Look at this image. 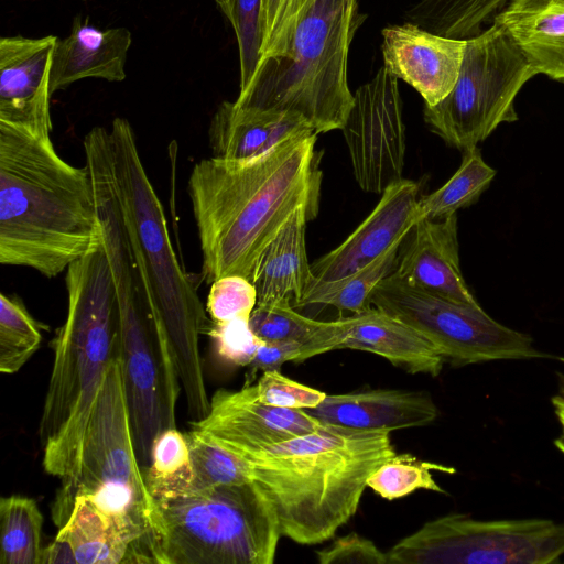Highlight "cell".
<instances>
[{"mask_svg":"<svg viewBox=\"0 0 564 564\" xmlns=\"http://www.w3.org/2000/svg\"><path fill=\"white\" fill-rule=\"evenodd\" d=\"M88 167L51 135L0 122V263L56 278L101 239Z\"/></svg>","mask_w":564,"mask_h":564,"instance_id":"obj_3","label":"cell"},{"mask_svg":"<svg viewBox=\"0 0 564 564\" xmlns=\"http://www.w3.org/2000/svg\"><path fill=\"white\" fill-rule=\"evenodd\" d=\"M44 518L37 502L11 495L0 499V564H41Z\"/></svg>","mask_w":564,"mask_h":564,"instance_id":"obj_28","label":"cell"},{"mask_svg":"<svg viewBox=\"0 0 564 564\" xmlns=\"http://www.w3.org/2000/svg\"><path fill=\"white\" fill-rule=\"evenodd\" d=\"M250 319L236 318L214 323L208 334L221 360L236 365H250L262 339L258 338L250 328Z\"/></svg>","mask_w":564,"mask_h":564,"instance_id":"obj_39","label":"cell"},{"mask_svg":"<svg viewBox=\"0 0 564 564\" xmlns=\"http://www.w3.org/2000/svg\"><path fill=\"white\" fill-rule=\"evenodd\" d=\"M405 239L394 270L398 274L426 292L479 305L462 273L456 214L420 219Z\"/></svg>","mask_w":564,"mask_h":564,"instance_id":"obj_19","label":"cell"},{"mask_svg":"<svg viewBox=\"0 0 564 564\" xmlns=\"http://www.w3.org/2000/svg\"><path fill=\"white\" fill-rule=\"evenodd\" d=\"M185 435L194 469V481L189 492L252 480L251 467L246 459L199 430L192 427Z\"/></svg>","mask_w":564,"mask_h":564,"instance_id":"obj_32","label":"cell"},{"mask_svg":"<svg viewBox=\"0 0 564 564\" xmlns=\"http://www.w3.org/2000/svg\"><path fill=\"white\" fill-rule=\"evenodd\" d=\"M381 34L383 67L414 88L424 106H435L452 91L466 40L438 35L411 22L389 25Z\"/></svg>","mask_w":564,"mask_h":564,"instance_id":"obj_18","label":"cell"},{"mask_svg":"<svg viewBox=\"0 0 564 564\" xmlns=\"http://www.w3.org/2000/svg\"><path fill=\"white\" fill-rule=\"evenodd\" d=\"M225 17L229 20L230 17V0H214Z\"/></svg>","mask_w":564,"mask_h":564,"instance_id":"obj_44","label":"cell"},{"mask_svg":"<svg viewBox=\"0 0 564 564\" xmlns=\"http://www.w3.org/2000/svg\"><path fill=\"white\" fill-rule=\"evenodd\" d=\"M317 133L289 139L247 161L208 158L188 177L187 193L202 251V279L238 274L256 264L295 210H318L322 186Z\"/></svg>","mask_w":564,"mask_h":564,"instance_id":"obj_1","label":"cell"},{"mask_svg":"<svg viewBox=\"0 0 564 564\" xmlns=\"http://www.w3.org/2000/svg\"><path fill=\"white\" fill-rule=\"evenodd\" d=\"M433 471L454 474L456 470L411 454H395L369 477L367 486L388 500L408 496L417 489L446 494L434 480Z\"/></svg>","mask_w":564,"mask_h":564,"instance_id":"obj_33","label":"cell"},{"mask_svg":"<svg viewBox=\"0 0 564 564\" xmlns=\"http://www.w3.org/2000/svg\"><path fill=\"white\" fill-rule=\"evenodd\" d=\"M496 170L482 159L478 147L463 151L459 167L447 182L420 198V219H443L475 204L489 187Z\"/></svg>","mask_w":564,"mask_h":564,"instance_id":"obj_29","label":"cell"},{"mask_svg":"<svg viewBox=\"0 0 564 564\" xmlns=\"http://www.w3.org/2000/svg\"><path fill=\"white\" fill-rule=\"evenodd\" d=\"M370 304L414 328L456 367L496 360L564 362L563 356L536 349L530 335L498 323L480 305L426 292L395 271L379 283Z\"/></svg>","mask_w":564,"mask_h":564,"instance_id":"obj_11","label":"cell"},{"mask_svg":"<svg viewBox=\"0 0 564 564\" xmlns=\"http://www.w3.org/2000/svg\"><path fill=\"white\" fill-rule=\"evenodd\" d=\"M312 132H315L312 127L296 115L223 101L212 117L208 139L214 158L247 161L289 139Z\"/></svg>","mask_w":564,"mask_h":564,"instance_id":"obj_22","label":"cell"},{"mask_svg":"<svg viewBox=\"0 0 564 564\" xmlns=\"http://www.w3.org/2000/svg\"><path fill=\"white\" fill-rule=\"evenodd\" d=\"M420 185L401 178L387 187L364 221L335 249L311 263L315 282L329 283L366 268L402 243L420 220Z\"/></svg>","mask_w":564,"mask_h":564,"instance_id":"obj_16","label":"cell"},{"mask_svg":"<svg viewBox=\"0 0 564 564\" xmlns=\"http://www.w3.org/2000/svg\"><path fill=\"white\" fill-rule=\"evenodd\" d=\"M316 556L321 564H388L387 553L357 533L336 539L327 547L316 551Z\"/></svg>","mask_w":564,"mask_h":564,"instance_id":"obj_40","label":"cell"},{"mask_svg":"<svg viewBox=\"0 0 564 564\" xmlns=\"http://www.w3.org/2000/svg\"><path fill=\"white\" fill-rule=\"evenodd\" d=\"M536 74L564 82V0L508 4L496 18Z\"/></svg>","mask_w":564,"mask_h":564,"instance_id":"obj_24","label":"cell"},{"mask_svg":"<svg viewBox=\"0 0 564 564\" xmlns=\"http://www.w3.org/2000/svg\"><path fill=\"white\" fill-rule=\"evenodd\" d=\"M395 454L390 431L323 423L243 459L272 500L282 535L311 545L351 519L369 477Z\"/></svg>","mask_w":564,"mask_h":564,"instance_id":"obj_4","label":"cell"},{"mask_svg":"<svg viewBox=\"0 0 564 564\" xmlns=\"http://www.w3.org/2000/svg\"><path fill=\"white\" fill-rule=\"evenodd\" d=\"M323 422L305 410L272 406L261 402L256 384L238 391L218 390L208 414L191 422L212 440L241 458L307 434Z\"/></svg>","mask_w":564,"mask_h":564,"instance_id":"obj_14","label":"cell"},{"mask_svg":"<svg viewBox=\"0 0 564 564\" xmlns=\"http://www.w3.org/2000/svg\"><path fill=\"white\" fill-rule=\"evenodd\" d=\"M77 496L90 499L134 542L152 497L138 460L117 347L84 436Z\"/></svg>","mask_w":564,"mask_h":564,"instance_id":"obj_10","label":"cell"},{"mask_svg":"<svg viewBox=\"0 0 564 564\" xmlns=\"http://www.w3.org/2000/svg\"><path fill=\"white\" fill-rule=\"evenodd\" d=\"M99 218L116 289L118 350L132 436L145 475L155 437L176 427V402L182 386L170 340L145 289L119 205L102 204Z\"/></svg>","mask_w":564,"mask_h":564,"instance_id":"obj_7","label":"cell"},{"mask_svg":"<svg viewBox=\"0 0 564 564\" xmlns=\"http://www.w3.org/2000/svg\"><path fill=\"white\" fill-rule=\"evenodd\" d=\"M58 37L0 39V122L51 135V67Z\"/></svg>","mask_w":564,"mask_h":564,"instance_id":"obj_17","label":"cell"},{"mask_svg":"<svg viewBox=\"0 0 564 564\" xmlns=\"http://www.w3.org/2000/svg\"><path fill=\"white\" fill-rule=\"evenodd\" d=\"M147 523L133 563L272 564L282 535L273 502L254 480L152 498Z\"/></svg>","mask_w":564,"mask_h":564,"instance_id":"obj_6","label":"cell"},{"mask_svg":"<svg viewBox=\"0 0 564 564\" xmlns=\"http://www.w3.org/2000/svg\"><path fill=\"white\" fill-rule=\"evenodd\" d=\"M535 75L507 30L494 21L466 40L454 88L435 106H424V121L452 148L477 147L501 123L519 119L516 98Z\"/></svg>","mask_w":564,"mask_h":564,"instance_id":"obj_9","label":"cell"},{"mask_svg":"<svg viewBox=\"0 0 564 564\" xmlns=\"http://www.w3.org/2000/svg\"><path fill=\"white\" fill-rule=\"evenodd\" d=\"M318 210L303 206L295 210L261 253L251 279L257 304L279 299L300 301L313 280L306 251V224Z\"/></svg>","mask_w":564,"mask_h":564,"instance_id":"obj_23","label":"cell"},{"mask_svg":"<svg viewBox=\"0 0 564 564\" xmlns=\"http://www.w3.org/2000/svg\"><path fill=\"white\" fill-rule=\"evenodd\" d=\"M341 131L362 191L382 194L402 178L406 151L402 98L398 78L383 66L354 93Z\"/></svg>","mask_w":564,"mask_h":564,"instance_id":"obj_13","label":"cell"},{"mask_svg":"<svg viewBox=\"0 0 564 564\" xmlns=\"http://www.w3.org/2000/svg\"><path fill=\"white\" fill-rule=\"evenodd\" d=\"M65 284L66 318L53 341L39 424L44 469L61 480L52 507L58 528L74 507L85 432L118 347L117 296L102 237L67 268Z\"/></svg>","mask_w":564,"mask_h":564,"instance_id":"obj_2","label":"cell"},{"mask_svg":"<svg viewBox=\"0 0 564 564\" xmlns=\"http://www.w3.org/2000/svg\"><path fill=\"white\" fill-rule=\"evenodd\" d=\"M67 563L77 564L72 545L57 532L54 541L43 549L41 564Z\"/></svg>","mask_w":564,"mask_h":564,"instance_id":"obj_42","label":"cell"},{"mask_svg":"<svg viewBox=\"0 0 564 564\" xmlns=\"http://www.w3.org/2000/svg\"><path fill=\"white\" fill-rule=\"evenodd\" d=\"M305 411L323 423L390 432L431 424L438 414L429 393L397 389L326 394L318 406Z\"/></svg>","mask_w":564,"mask_h":564,"instance_id":"obj_20","label":"cell"},{"mask_svg":"<svg viewBox=\"0 0 564 564\" xmlns=\"http://www.w3.org/2000/svg\"><path fill=\"white\" fill-rule=\"evenodd\" d=\"M367 15L358 0H316L286 56L259 63L235 104L301 117L317 133L341 130L354 104L348 57Z\"/></svg>","mask_w":564,"mask_h":564,"instance_id":"obj_8","label":"cell"},{"mask_svg":"<svg viewBox=\"0 0 564 564\" xmlns=\"http://www.w3.org/2000/svg\"><path fill=\"white\" fill-rule=\"evenodd\" d=\"M257 302L253 283L245 276L229 274L210 283L206 311L214 323L236 318L250 319Z\"/></svg>","mask_w":564,"mask_h":564,"instance_id":"obj_37","label":"cell"},{"mask_svg":"<svg viewBox=\"0 0 564 564\" xmlns=\"http://www.w3.org/2000/svg\"><path fill=\"white\" fill-rule=\"evenodd\" d=\"M258 399L269 405L310 410L318 406L326 394L299 383L279 370L264 371L256 384Z\"/></svg>","mask_w":564,"mask_h":564,"instance_id":"obj_38","label":"cell"},{"mask_svg":"<svg viewBox=\"0 0 564 564\" xmlns=\"http://www.w3.org/2000/svg\"><path fill=\"white\" fill-rule=\"evenodd\" d=\"M302 344L297 341H264L259 345L256 356L249 365L257 370H279L288 361H297Z\"/></svg>","mask_w":564,"mask_h":564,"instance_id":"obj_41","label":"cell"},{"mask_svg":"<svg viewBox=\"0 0 564 564\" xmlns=\"http://www.w3.org/2000/svg\"><path fill=\"white\" fill-rule=\"evenodd\" d=\"M58 533L73 547L77 564L126 563L133 541L90 499L77 496Z\"/></svg>","mask_w":564,"mask_h":564,"instance_id":"obj_25","label":"cell"},{"mask_svg":"<svg viewBox=\"0 0 564 564\" xmlns=\"http://www.w3.org/2000/svg\"><path fill=\"white\" fill-rule=\"evenodd\" d=\"M511 0H421L405 14L408 22L432 33L468 40L489 25Z\"/></svg>","mask_w":564,"mask_h":564,"instance_id":"obj_26","label":"cell"},{"mask_svg":"<svg viewBox=\"0 0 564 564\" xmlns=\"http://www.w3.org/2000/svg\"><path fill=\"white\" fill-rule=\"evenodd\" d=\"M109 130L116 189L132 251L170 340L188 414L200 420L210 406L199 350L207 311L176 256L131 123L117 117Z\"/></svg>","mask_w":564,"mask_h":564,"instance_id":"obj_5","label":"cell"},{"mask_svg":"<svg viewBox=\"0 0 564 564\" xmlns=\"http://www.w3.org/2000/svg\"><path fill=\"white\" fill-rule=\"evenodd\" d=\"M144 479L153 499L175 498L191 491L194 469L185 434L172 427L155 437Z\"/></svg>","mask_w":564,"mask_h":564,"instance_id":"obj_30","label":"cell"},{"mask_svg":"<svg viewBox=\"0 0 564 564\" xmlns=\"http://www.w3.org/2000/svg\"><path fill=\"white\" fill-rule=\"evenodd\" d=\"M249 324L264 341H297L303 346L321 332L325 322L297 313L286 297L257 304Z\"/></svg>","mask_w":564,"mask_h":564,"instance_id":"obj_34","label":"cell"},{"mask_svg":"<svg viewBox=\"0 0 564 564\" xmlns=\"http://www.w3.org/2000/svg\"><path fill=\"white\" fill-rule=\"evenodd\" d=\"M132 44L123 26L101 30L80 14L73 20L69 34L57 40L51 67V94L84 78L108 82L126 79V61Z\"/></svg>","mask_w":564,"mask_h":564,"instance_id":"obj_21","label":"cell"},{"mask_svg":"<svg viewBox=\"0 0 564 564\" xmlns=\"http://www.w3.org/2000/svg\"><path fill=\"white\" fill-rule=\"evenodd\" d=\"M337 349L379 355L411 373L436 377L445 359L419 332L371 305L349 317L326 322L322 330L302 346L297 362Z\"/></svg>","mask_w":564,"mask_h":564,"instance_id":"obj_15","label":"cell"},{"mask_svg":"<svg viewBox=\"0 0 564 564\" xmlns=\"http://www.w3.org/2000/svg\"><path fill=\"white\" fill-rule=\"evenodd\" d=\"M42 326L17 295L0 294V371L18 372L37 351Z\"/></svg>","mask_w":564,"mask_h":564,"instance_id":"obj_31","label":"cell"},{"mask_svg":"<svg viewBox=\"0 0 564 564\" xmlns=\"http://www.w3.org/2000/svg\"><path fill=\"white\" fill-rule=\"evenodd\" d=\"M316 0H263L260 62L286 56L293 35Z\"/></svg>","mask_w":564,"mask_h":564,"instance_id":"obj_35","label":"cell"},{"mask_svg":"<svg viewBox=\"0 0 564 564\" xmlns=\"http://www.w3.org/2000/svg\"><path fill=\"white\" fill-rule=\"evenodd\" d=\"M563 555L564 522L457 512L427 521L387 552L388 564H553Z\"/></svg>","mask_w":564,"mask_h":564,"instance_id":"obj_12","label":"cell"},{"mask_svg":"<svg viewBox=\"0 0 564 564\" xmlns=\"http://www.w3.org/2000/svg\"><path fill=\"white\" fill-rule=\"evenodd\" d=\"M402 245L394 246L366 268L339 281L318 283L313 278L303 296L293 306L329 305L352 314L368 308L376 288L395 270Z\"/></svg>","mask_w":564,"mask_h":564,"instance_id":"obj_27","label":"cell"},{"mask_svg":"<svg viewBox=\"0 0 564 564\" xmlns=\"http://www.w3.org/2000/svg\"><path fill=\"white\" fill-rule=\"evenodd\" d=\"M554 412L558 422L564 431V375H558V388L556 393L551 399Z\"/></svg>","mask_w":564,"mask_h":564,"instance_id":"obj_43","label":"cell"},{"mask_svg":"<svg viewBox=\"0 0 564 564\" xmlns=\"http://www.w3.org/2000/svg\"><path fill=\"white\" fill-rule=\"evenodd\" d=\"M263 0H230V17L239 50L240 89L253 77L261 58Z\"/></svg>","mask_w":564,"mask_h":564,"instance_id":"obj_36","label":"cell"},{"mask_svg":"<svg viewBox=\"0 0 564 564\" xmlns=\"http://www.w3.org/2000/svg\"><path fill=\"white\" fill-rule=\"evenodd\" d=\"M546 1H550V0H511L508 4L527 6V4H534V3H541V2H546Z\"/></svg>","mask_w":564,"mask_h":564,"instance_id":"obj_45","label":"cell"}]
</instances>
